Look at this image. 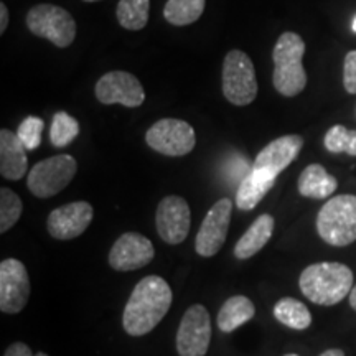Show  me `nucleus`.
<instances>
[{"mask_svg": "<svg viewBox=\"0 0 356 356\" xmlns=\"http://www.w3.org/2000/svg\"><path fill=\"white\" fill-rule=\"evenodd\" d=\"M172 299V289L165 279L147 275L129 297L122 315L124 330L132 337H142L152 332L167 315Z\"/></svg>", "mask_w": 356, "mask_h": 356, "instance_id": "1", "label": "nucleus"}, {"mask_svg": "<svg viewBox=\"0 0 356 356\" xmlns=\"http://www.w3.org/2000/svg\"><path fill=\"white\" fill-rule=\"evenodd\" d=\"M300 291L317 305L340 304L353 289V273L341 262H318L302 270Z\"/></svg>", "mask_w": 356, "mask_h": 356, "instance_id": "2", "label": "nucleus"}, {"mask_svg": "<svg viewBox=\"0 0 356 356\" xmlns=\"http://www.w3.org/2000/svg\"><path fill=\"white\" fill-rule=\"evenodd\" d=\"M305 53V42L293 32L282 33L273 51L274 74L273 83L282 96L293 97L300 95L307 86V73L302 58Z\"/></svg>", "mask_w": 356, "mask_h": 356, "instance_id": "3", "label": "nucleus"}, {"mask_svg": "<svg viewBox=\"0 0 356 356\" xmlns=\"http://www.w3.org/2000/svg\"><path fill=\"white\" fill-rule=\"evenodd\" d=\"M320 238L330 246L343 248L356 241V197L338 195L323 204L317 216Z\"/></svg>", "mask_w": 356, "mask_h": 356, "instance_id": "4", "label": "nucleus"}, {"mask_svg": "<svg viewBox=\"0 0 356 356\" xmlns=\"http://www.w3.org/2000/svg\"><path fill=\"white\" fill-rule=\"evenodd\" d=\"M222 95L234 106H248L257 96L256 70L241 50H231L222 63Z\"/></svg>", "mask_w": 356, "mask_h": 356, "instance_id": "5", "label": "nucleus"}, {"mask_svg": "<svg viewBox=\"0 0 356 356\" xmlns=\"http://www.w3.org/2000/svg\"><path fill=\"white\" fill-rule=\"evenodd\" d=\"M26 26L33 35L50 40L58 48L70 47L76 37V22L71 13L51 3L33 7L26 15Z\"/></svg>", "mask_w": 356, "mask_h": 356, "instance_id": "6", "label": "nucleus"}, {"mask_svg": "<svg viewBox=\"0 0 356 356\" xmlns=\"http://www.w3.org/2000/svg\"><path fill=\"white\" fill-rule=\"evenodd\" d=\"M78 163L71 155L42 160L29 172V190L38 198H50L65 190L76 175Z\"/></svg>", "mask_w": 356, "mask_h": 356, "instance_id": "7", "label": "nucleus"}, {"mask_svg": "<svg viewBox=\"0 0 356 356\" xmlns=\"http://www.w3.org/2000/svg\"><path fill=\"white\" fill-rule=\"evenodd\" d=\"M147 144L155 152L168 157H181L190 154L197 144L193 127L180 119H162L147 131Z\"/></svg>", "mask_w": 356, "mask_h": 356, "instance_id": "8", "label": "nucleus"}, {"mask_svg": "<svg viewBox=\"0 0 356 356\" xmlns=\"http://www.w3.org/2000/svg\"><path fill=\"white\" fill-rule=\"evenodd\" d=\"M211 320L203 305H191L185 312L177 333V351L180 356H204L210 348Z\"/></svg>", "mask_w": 356, "mask_h": 356, "instance_id": "9", "label": "nucleus"}, {"mask_svg": "<svg viewBox=\"0 0 356 356\" xmlns=\"http://www.w3.org/2000/svg\"><path fill=\"white\" fill-rule=\"evenodd\" d=\"M96 97L101 104L139 108L145 101V92L140 81L134 74L127 71H111L96 83Z\"/></svg>", "mask_w": 356, "mask_h": 356, "instance_id": "10", "label": "nucleus"}, {"mask_svg": "<svg viewBox=\"0 0 356 356\" xmlns=\"http://www.w3.org/2000/svg\"><path fill=\"white\" fill-rule=\"evenodd\" d=\"M231 210H233L231 200L221 198L207 213L202 226H200L197 241H195V249L200 256L211 257L218 254V251L222 248L226 236H228Z\"/></svg>", "mask_w": 356, "mask_h": 356, "instance_id": "11", "label": "nucleus"}, {"mask_svg": "<svg viewBox=\"0 0 356 356\" xmlns=\"http://www.w3.org/2000/svg\"><path fill=\"white\" fill-rule=\"evenodd\" d=\"M30 299V277L25 266L17 259H6L0 264V310L19 314Z\"/></svg>", "mask_w": 356, "mask_h": 356, "instance_id": "12", "label": "nucleus"}, {"mask_svg": "<svg viewBox=\"0 0 356 356\" xmlns=\"http://www.w3.org/2000/svg\"><path fill=\"white\" fill-rule=\"evenodd\" d=\"M155 225H157L159 236L168 244H180L188 236L191 215L190 207L185 198L165 197L159 203L155 213Z\"/></svg>", "mask_w": 356, "mask_h": 356, "instance_id": "13", "label": "nucleus"}, {"mask_svg": "<svg viewBox=\"0 0 356 356\" xmlns=\"http://www.w3.org/2000/svg\"><path fill=\"white\" fill-rule=\"evenodd\" d=\"M154 256L155 251L149 238L139 233H126L111 249L109 264L115 270L129 273L145 267L154 259Z\"/></svg>", "mask_w": 356, "mask_h": 356, "instance_id": "14", "label": "nucleus"}, {"mask_svg": "<svg viewBox=\"0 0 356 356\" xmlns=\"http://www.w3.org/2000/svg\"><path fill=\"white\" fill-rule=\"evenodd\" d=\"M95 210L86 202L68 203L56 208L48 218V231L56 239H73L81 236L91 225Z\"/></svg>", "mask_w": 356, "mask_h": 356, "instance_id": "15", "label": "nucleus"}, {"mask_svg": "<svg viewBox=\"0 0 356 356\" xmlns=\"http://www.w3.org/2000/svg\"><path fill=\"white\" fill-rule=\"evenodd\" d=\"M302 147H304V139L300 136H296V134L279 137V139L267 144L257 154L254 168H266V170H270L275 175H279L297 159Z\"/></svg>", "mask_w": 356, "mask_h": 356, "instance_id": "16", "label": "nucleus"}, {"mask_svg": "<svg viewBox=\"0 0 356 356\" xmlns=\"http://www.w3.org/2000/svg\"><path fill=\"white\" fill-rule=\"evenodd\" d=\"M274 172L266 170V168H254L243 178L241 184L238 186V193H236V207L243 211L254 210L266 197L267 191L273 188L275 184Z\"/></svg>", "mask_w": 356, "mask_h": 356, "instance_id": "17", "label": "nucleus"}, {"mask_svg": "<svg viewBox=\"0 0 356 356\" xmlns=\"http://www.w3.org/2000/svg\"><path fill=\"white\" fill-rule=\"evenodd\" d=\"M25 145L8 129L0 131V173L7 180H20L29 168Z\"/></svg>", "mask_w": 356, "mask_h": 356, "instance_id": "18", "label": "nucleus"}, {"mask_svg": "<svg viewBox=\"0 0 356 356\" xmlns=\"http://www.w3.org/2000/svg\"><path fill=\"white\" fill-rule=\"evenodd\" d=\"M274 233V218L270 215H261L257 220L249 226V229L244 233L239 241L234 246V256L238 259H249L262 248L269 243V239L273 238Z\"/></svg>", "mask_w": 356, "mask_h": 356, "instance_id": "19", "label": "nucleus"}, {"mask_svg": "<svg viewBox=\"0 0 356 356\" xmlns=\"http://www.w3.org/2000/svg\"><path fill=\"white\" fill-rule=\"evenodd\" d=\"M338 186L337 178L320 163H312L299 177V193L305 198L323 200L332 197Z\"/></svg>", "mask_w": 356, "mask_h": 356, "instance_id": "20", "label": "nucleus"}, {"mask_svg": "<svg viewBox=\"0 0 356 356\" xmlns=\"http://www.w3.org/2000/svg\"><path fill=\"white\" fill-rule=\"evenodd\" d=\"M254 304L244 296H234L225 302L218 314V328L225 333L234 332L254 317Z\"/></svg>", "mask_w": 356, "mask_h": 356, "instance_id": "21", "label": "nucleus"}, {"mask_svg": "<svg viewBox=\"0 0 356 356\" xmlns=\"http://www.w3.org/2000/svg\"><path fill=\"white\" fill-rule=\"evenodd\" d=\"M274 317L292 330H307L312 325V315L300 300L286 297L274 307Z\"/></svg>", "mask_w": 356, "mask_h": 356, "instance_id": "22", "label": "nucleus"}, {"mask_svg": "<svg viewBox=\"0 0 356 356\" xmlns=\"http://www.w3.org/2000/svg\"><path fill=\"white\" fill-rule=\"evenodd\" d=\"M204 12V0H168L163 8V17L168 24L177 26L191 25Z\"/></svg>", "mask_w": 356, "mask_h": 356, "instance_id": "23", "label": "nucleus"}, {"mask_svg": "<svg viewBox=\"0 0 356 356\" xmlns=\"http://www.w3.org/2000/svg\"><path fill=\"white\" fill-rule=\"evenodd\" d=\"M150 0H121L115 8L119 25L126 30H142L149 22Z\"/></svg>", "mask_w": 356, "mask_h": 356, "instance_id": "24", "label": "nucleus"}, {"mask_svg": "<svg viewBox=\"0 0 356 356\" xmlns=\"http://www.w3.org/2000/svg\"><path fill=\"white\" fill-rule=\"evenodd\" d=\"M79 124L74 118H71L68 113L60 111L55 114L51 122L50 140L55 147H66L78 137Z\"/></svg>", "mask_w": 356, "mask_h": 356, "instance_id": "25", "label": "nucleus"}, {"mask_svg": "<svg viewBox=\"0 0 356 356\" xmlns=\"http://www.w3.org/2000/svg\"><path fill=\"white\" fill-rule=\"evenodd\" d=\"M325 149L332 154H348L356 157V131L343 126H333L325 134Z\"/></svg>", "mask_w": 356, "mask_h": 356, "instance_id": "26", "label": "nucleus"}, {"mask_svg": "<svg viewBox=\"0 0 356 356\" xmlns=\"http://www.w3.org/2000/svg\"><path fill=\"white\" fill-rule=\"evenodd\" d=\"M22 208L24 207H22L19 195L6 186L0 188V233H7L20 220Z\"/></svg>", "mask_w": 356, "mask_h": 356, "instance_id": "27", "label": "nucleus"}, {"mask_svg": "<svg viewBox=\"0 0 356 356\" xmlns=\"http://www.w3.org/2000/svg\"><path fill=\"white\" fill-rule=\"evenodd\" d=\"M44 129V122L40 118H35V115H29V118L24 119V122L19 126V139L22 144L25 145L26 150H35L38 149L40 144H42V132Z\"/></svg>", "mask_w": 356, "mask_h": 356, "instance_id": "28", "label": "nucleus"}, {"mask_svg": "<svg viewBox=\"0 0 356 356\" xmlns=\"http://www.w3.org/2000/svg\"><path fill=\"white\" fill-rule=\"evenodd\" d=\"M343 84L346 92L356 95V50L348 51L343 65Z\"/></svg>", "mask_w": 356, "mask_h": 356, "instance_id": "29", "label": "nucleus"}, {"mask_svg": "<svg viewBox=\"0 0 356 356\" xmlns=\"http://www.w3.org/2000/svg\"><path fill=\"white\" fill-rule=\"evenodd\" d=\"M3 356H33V353H32V350H30L29 345L19 341V343H13L8 346V348L6 350V355Z\"/></svg>", "mask_w": 356, "mask_h": 356, "instance_id": "30", "label": "nucleus"}, {"mask_svg": "<svg viewBox=\"0 0 356 356\" xmlns=\"http://www.w3.org/2000/svg\"><path fill=\"white\" fill-rule=\"evenodd\" d=\"M7 25H8V10H7V6L6 3H0V33H6L7 30Z\"/></svg>", "mask_w": 356, "mask_h": 356, "instance_id": "31", "label": "nucleus"}, {"mask_svg": "<svg viewBox=\"0 0 356 356\" xmlns=\"http://www.w3.org/2000/svg\"><path fill=\"white\" fill-rule=\"evenodd\" d=\"M320 356H345V353L341 350H338V348H332V350L323 351V353Z\"/></svg>", "mask_w": 356, "mask_h": 356, "instance_id": "32", "label": "nucleus"}, {"mask_svg": "<svg viewBox=\"0 0 356 356\" xmlns=\"http://www.w3.org/2000/svg\"><path fill=\"white\" fill-rule=\"evenodd\" d=\"M350 305H351V309L356 310V286L351 289V292H350Z\"/></svg>", "mask_w": 356, "mask_h": 356, "instance_id": "33", "label": "nucleus"}, {"mask_svg": "<svg viewBox=\"0 0 356 356\" xmlns=\"http://www.w3.org/2000/svg\"><path fill=\"white\" fill-rule=\"evenodd\" d=\"M351 29H353V32L356 33V17L353 19V24H351Z\"/></svg>", "mask_w": 356, "mask_h": 356, "instance_id": "34", "label": "nucleus"}, {"mask_svg": "<svg viewBox=\"0 0 356 356\" xmlns=\"http://www.w3.org/2000/svg\"><path fill=\"white\" fill-rule=\"evenodd\" d=\"M286 356H299V355H296V353H289V355H286Z\"/></svg>", "mask_w": 356, "mask_h": 356, "instance_id": "35", "label": "nucleus"}, {"mask_svg": "<svg viewBox=\"0 0 356 356\" xmlns=\"http://www.w3.org/2000/svg\"><path fill=\"white\" fill-rule=\"evenodd\" d=\"M84 2H97V0H84Z\"/></svg>", "mask_w": 356, "mask_h": 356, "instance_id": "36", "label": "nucleus"}, {"mask_svg": "<svg viewBox=\"0 0 356 356\" xmlns=\"http://www.w3.org/2000/svg\"><path fill=\"white\" fill-rule=\"evenodd\" d=\"M35 356H48V355H44V353H38V355H35Z\"/></svg>", "mask_w": 356, "mask_h": 356, "instance_id": "37", "label": "nucleus"}]
</instances>
